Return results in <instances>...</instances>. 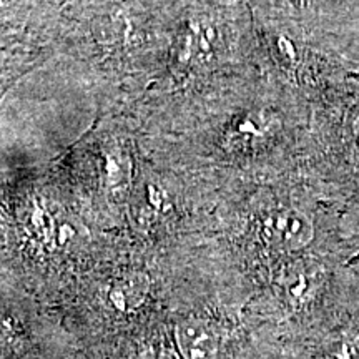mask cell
Returning a JSON list of instances; mask_svg holds the SVG:
<instances>
[{
  "label": "cell",
  "mask_w": 359,
  "mask_h": 359,
  "mask_svg": "<svg viewBox=\"0 0 359 359\" xmlns=\"http://www.w3.org/2000/svg\"><path fill=\"white\" fill-rule=\"evenodd\" d=\"M262 236L273 248L294 251L311 243L314 226L306 213L294 208H283L263 219Z\"/></svg>",
  "instance_id": "obj_1"
},
{
  "label": "cell",
  "mask_w": 359,
  "mask_h": 359,
  "mask_svg": "<svg viewBox=\"0 0 359 359\" xmlns=\"http://www.w3.org/2000/svg\"><path fill=\"white\" fill-rule=\"evenodd\" d=\"M177 346L185 359H217L218 336L210 325L203 321H185L175 327Z\"/></svg>",
  "instance_id": "obj_2"
},
{
  "label": "cell",
  "mask_w": 359,
  "mask_h": 359,
  "mask_svg": "<svg viewBox=\"0 0 359 359\" xmlns=\"http://www.w3.org/2000/svg\"><path fill=\"white\" fill-rule=\"evenodd\" d=\"M148 291V281L143 275H130L115 281L110 288L109 298L111 304L120 311L127 313L138 308L145 299Z\"/></svg>",
  "instance_id": "obj_3"
},
{
  "label": "cell",
  "mask_w": 359,
  "mask_h": 359,
  "mask_svg": "<svg viewBox=\"0 0 359 359\" xmlns=\"http://www.w3.org/2000/svg\"><path fill=\"white\" fill-rule=\"evenodd\" d=\"M8 333H11V327L4 325V321L0 320V336H7Z\"/></svg>",
  "instance_id": "obj_4"
}]
</instances>
